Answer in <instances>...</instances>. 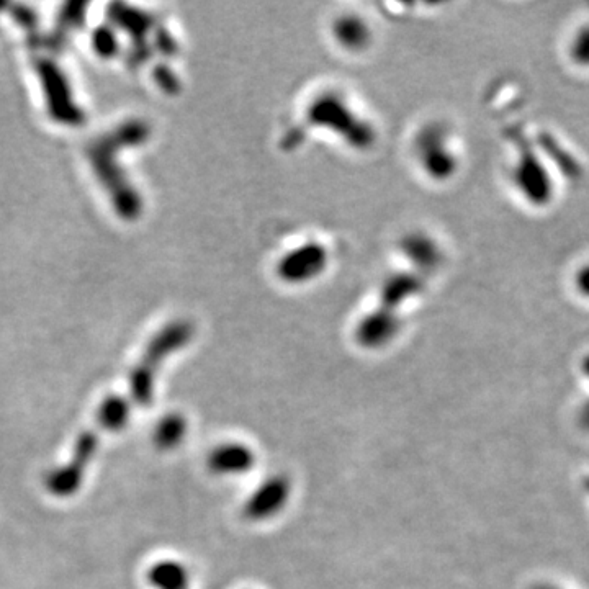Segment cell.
<instances>
[{
    "label": "cell",
    "mask_w": 589,
    "mask_h": 589,
    "mask_svg": "<svg viewBox=\"0 0 589 589\" xmlns=\"http://www.w3.org/2000/svg\"><path fill=\"white\" fill-rule=\"evenodd\" d=\"M133 411L125 396L112 395L105 398L97 411L94 428L86 429L77 437L69 460L61 467L54 468L46 477V490L58 498H69L79 491L86 477L87 468L99 452L100 442L105 434L122 431Z\"/></svg>",
    "instance_id": "1"
},
{
    "label": "cell",
    "mask_w": 589,
    "mask_h": 589,
    "mask_svg": "<svg viewBox=\"0 0 589 589\" xmlns=\"http://www.w3.org/2000/svg\"><path fill=\"white\" fill-rule=\"evenodd\" d=\"M182 339H185V333L182 334L180 329L179 331L171 329V331L162 333L159 338L149 344L143 359L136 364L135 369L131 372L130 396L131 400L135 401V405L140 408H148L151 405L154 396V380H156L162 360L180 346Z\"/></svg>",
    "instance_id": "2"
},
{
    "label": "cell",
    "mask_w": 589,
    "mask_h": 589,
    "mask_svg": "<svg viewBox=\"0 0 589 589\" xmlns=\"http://www.w3.org/2000/svg\"><path fill=\"white\" fill-rule=\"evenodd\" d=\"M148 576L156 589H189L187 570L177 562L156 563Z\"/></svg>",
    "instance_id": "3"
},
{
    "label": "cell",
    "mask_w": 589,
    "mask_h": 589,
    "mask_svg": "<svg viewBox=\"0 0 589 589\" xmlns=\"http://www.w3.org/2000/svg\"><path fill=\"white\" fill-rule=\"evenodd\" d=\"M185 436V419L179 414H167L154 429V446L161 450H171L179 446Z\"/></svg>",
    "instance_id": "4"
},
{
    "label": "cell",
    "mask_w": 589,
    "mask_h": 589,
    "mask_svg": "<svg viewBox=\"0 0 589 589\" xmlns=\"http://www.w3.org/2000/svg\"><path fill=\"white\" fill-rule=\"evenodd\" d=\"M210 464L213 470L220 473L239 470L243 465L248 464V454L241 447H226V449L216 450Z\"/></svg>",
    "instance_id": "5"
},
{
    "label": "cell",
    "mask_w": 589,
    "mask_h": 589,
    "mask_svg": "<svg viewBox=\"0 0 589 589\" xmlns=\"http://www.w3.org/2000/svg\"><path fill=\"white\" fill-rule=\"evenodd\" d=\"M537 589H557V588H554V586H540V588H537Z\"/></svg>",
    "instance_id": "6"
}]
</instances>
